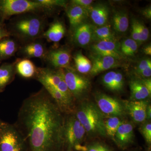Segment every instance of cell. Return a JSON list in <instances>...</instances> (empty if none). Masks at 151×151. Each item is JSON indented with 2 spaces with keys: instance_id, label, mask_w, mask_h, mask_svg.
I'll return each instance as SVG.
<instances>
[{
  "instance_id": "b9f144b4",
  "label": "cell",
  "mask_w": 151,
  "mask_h": 151,
  "mask_svg": "<svg viewBox=\"0 0 151 151\" xmlns=\"http://www.w3.org/2000/svg\"><path fill=\"white\" fill-rule=\"evenodd\" d=\"M151 118V106L150 104L148 105L147 110V119L148 121H150Z\"/></svg>"
},
{
  "instance_id": "f35d334b",
  "label": "cell",
  "mask_w": 151,
  "mask_h": 151,
  "mask_svg": "<svg viewBox=\"0 0 151 151\" xmlns=\"http://www.w3.org/2000/svg\"><path fill=\"white\" fill-rule=\"evenodd\" d=\"M142 14L146 18L150 19H151V6L147 7L145 9H144L142 11Z\"/></svg>"
},
{
  "instance_id": "836d02e7",
  "label": "cell",
  "mask_w": 151,
  "mask_h": 151,
  "mask_svg": "<svg viewBox=\"0 0 151 151\" xmlns=\"http://www.w3.org/2000/svg\"><path fill=\"white\" fill-rule=\"evenodd\" d=\"M151 67V60L150 58H145L141 60L138 63L135 69V73L136 74L142 71V70Z\"/></svg>"
},
{
  "instance_id": "4fadbf2b",
  "label": "cell",
  "mask_w": 151,
  "mask_h": 151,
  "mask_svg": "<svg viewBox=\"0 0 151 151\" xmlns=\"http://www.w3.org/2000/svg\"><path fill=\"white\" fill-rule=\"evenodd\" d=\"M134 139V125L131 122L123 120L115 134L114 142L119 148L124 150L133 144Z\"/></svg>"
},
{
  "instance_id": "83f0119b",
  "label": "cell",
  "mask_w": 151,
  "mask_h": 151,
  "mask_svg": "<svg viewBox=\"0 0 151 151\" xmlns=\"http://www.w3.org/2000/svg\"><path fill=\"white\" fill-rule=\"evenodd\" d=\"M123 120L117 116H106L104 119L106 136H108L114 142L115 134Z\"/></svg>"
},
{
  "instance_id": "ba28073f",
  "label": "cell",
  "mask_w": 151,
  "mask_h": 151,
  "mask_svg": "<svg viewBox=\"0 0 151 151\" xmlns=\"http://www.w3.org/2000/svg\"><path fill=\"white\" fill-rule=\"evenodd\" d=\"M96 105L105 116L121 117L126 113L123 101L102 93L95 94Z\"/></svg>"
},
{
  "instance_id": "9c48e42d",
  "label": "cell",
  "mask_w": 151,
  "mask_h": 151,
  "mask_svg": "<svg viewBox=\"0 0 151 151\" xmlns=\"http://www.w3.org/2000/svg\"><path fill=\"white\" fill-rule=\"evenodd\" d=\"M43 60L54 69L68 68L71 67V51L67 47L47 49Z\"/></svg>"
},
{
  "instance_id": "5b68a950",
  "label": "cell",
  "mask_w": 151,
  "mask_h": 151,
  "mask_svg": "<svg viewBox=\"0 0 151 151\" xmlns=\"http://www.w3.org/2000/svg\"><path fill=\"white\" fill-rule=\"evenodd\" d=\"M0 151H28L26 141L14 124L0 119Z\"/></svg>"
},
{
  "instance_id": "cb8c5ba5",
  "label": "cell",
  "mask_w": 151,
  "mask_h": 151,
  "mask_svg": "<svg viewBox=\"0 0 151 151\" xmlns=\"http://www.w3.org/2000/svg\"><path fill=\"white\" fill-rule=\"evenodd\" d=\"M16 74L14 63H6L0 66V93L14 81Z\"/></svg>"
},
{
  "instance_id": "d6a6232c",
  "label": "cell",
  "mask_w": 151,
  "mask_h": 151,
  "mask_svg": "<svg viewBox=\"0 0 151 151\" xmlns=\"http://www.w3.org/2000/svg\"><path fill=\"white\" fill-rule=\"evenodd\" d=\"M140 132L145 139L147 146L151 145V123L150 121H146L141 125Z\"/></svg>"
},
{
  "instance_id": "ac0fdd59",
  "label": "cell",
  "mask_w": 151,
  "mask_h": 151,
  "mask_svg": "<svg viewBox=\"0 0 151 151\" xmlns=\"http://www.w3.org/2000/svg\"><path fill=\"white\" fill-rule=\"evenodd\" d=\"M102 81L103 85L112 92H121L124 89V76L120 72L109 71L103 76Z\"/></svg>"
},
{
  "instance_id": "7bdbcfd3",
  "label": "cell",
  "mask_w": 151,
  "mask_h": 151,
  "mask_svg": "<svg viewBox=\"0 0 151 151\" xmlns=\"http://www.w3.org/2000/svg\"><path fill=\"white\" fill-rule=\"evenodd\" d=\"M146 151H151V146H147L146 149Z\"/></svg>"
},
{
  "instance_id": "ab89813d",
  "label": "cell",
  "mask_w": 151,
  "mask_h": 151,
  "mask_svg": "<svg viewBox=\"0 0 151 151\" xmlns=\"http://www.w3.org/2000/svg\"><path fill=\"white\" fill-rule=\"evenodd\" d=\"M145 86H146L147 89L149 90V92L151 93V79L150 78H141Z\"/></svg>"
},
{
  "instance_id": "60d3db41",
  "label": "cell",
  "mask_w": 151,
  "mask_h": 151,
  "mask_svg": "<svg viewBox=\"0 0 151 151\" xmlns=\"http://www.w3.org/2000/svg\"><path fill=\"white\" fill-rule=\"evenodd\" d=\"M143 52L146 55H151V44H149L148 45H146L145 47L143 48Z\"/></svg>"
},
{
  "instance_id": "44dd1931",
  "label": "cell",
  "mask_w": 151,
  "mask_h": 151,
  "mask_svg": "<svg viewBox=\"0 0 151 151\" xmlns=\"http://www.w3.org/2000/svg\"><path fill=\"white\" fill-rule=\"evenodd\" d=\"M14 64L17 74L21 77L26 79L35 77L37 67L29 59L17 58Z\"/></svg>"
},
{
  "instance_id": "d6986e66",
  "label": "cell",
  "mask_w": 151,
  "mask_h": 151,
  "mask_svg": "<svg viewBox=\"0 0 151 151\" xmlns=\"http://www.w3.org/2000/svg\"><path fill=\"white\" fill-rule=\"evenodd\" d=\"M130 97L131 101H141L150 97L151 93L145 86L142 78L136 77L129 82Z\"/></svg>"
},
{
  "instance_id": "52a82bcc",
  "label": "cell",
  "mask_w": 151,
  "mask_h": 151,
  "mask_svg": "<svg viewBox=\"0 0 151 151\" xmlns=\"http://www.w3.org/2000/svg\"><path fill=\"white\" fill-rule=\"evenodd\" d=\"M62 70L65 83L74 100L82 101L89 92L90 81L72 67Z\"/></svg>"
},
{
  "instance_id": "5bb4252c",
  "label": "cell",
  "mask_w": 151,
  "mask_h": 151,
  "mask_svg": "<svg viewBox=\"0 0 151 151\" xmlns=\"http://www.w3.org/2000/svg\"><path fill=\"white\" fill-rule=\"evenodd\" d=\"M63 78L62 69L37 67L34 78L42 84L56 87Z\"/></svg>"
},
{
  "instance_id": "484cf974",
  "label": "cell",
  "mask_w": 151,
  "mask_h": 151,
  "mask_svg": "<svg viewBox=\"0 0 151 151\" xmlns=\"http://www.w3.org/2000/svg\"><path fill=\"white\" fill-rule=\"evenodd\" d=\"M92 40L96 42L102 41H115L117 39L111 26L107 24L101 27L94 26Z\"/></svg>"
},
{
  "instance_id": "30bf717a",
  "label": "cell",
  "mask_w": 151,
  "mask_h": 151,
  "mask_svg": "<svg viewBox=\"0 0 151 151\" xmlns=\"http://www.w3.org/2000/svg\"><path fill=\"white\" fill-rule=\"evenodd\" d=\"M92 54L112 57L119 60L126 58L120 50V43L117 40L96 42L91 46Z\"/></svg>"
},
{
  "instance_id": "f546056e",
  "label": "cell",
  "mask_w": 151,
  "mask_h": 151,
  "mask_svg": "<svg viewBox=\"0 0 151 151\" xmlns=\"http://www.w3.org/2000/svg\"><path fill=\"white\" fill-rule=\"evenodd\" d=\"M77 151H114L111 146L103 142L95 141L89 143L86 146L81 145L76 148Z\"/></svg>"
},
{
  "instance_id": "8fae6325",
  "label": "cell",
  "mask_w": 151,
  "mask_h": 151,
  "mask_svg": "<svg viewBox=\"0 0 151 151\" xmlns=\"http://www.w3.org/2000/svg\"><path fill=\"white\" fill-rule=\"evenodd\" d=\"M92 67L90 75L94 76L103 71L121 67L120 60L112 57L104 56L91 53L89 55Z\"/></svg>"
},
{
  "instance_id": "f6af8a7d",
  "label": "cell",
  "mask_w": 151,
  "mask_h": 151,
  "mask_svg": "<svg viewBox=\"0 0 151 151\" xmlns=\"http://www.w3.org/2000/svg\"><path fill=\"white\" fill-rule=\"evenodd\" d=\"M137 151V150H134V151Z\"/></svg>"
},
{
  "instance_id": "7402d4cb",
  "label": "cell",
  "mask_w": 151,
  "mask_h": 151,
  "mask_svg": "<svg viewBox=\"0 0 151 151\" xmlns=\"http://www.w3.org/2000/svg\"><path fill=\"white\" fill-rule=\"evenodd\" d=\"M109 13L108 6L99 4L91 7L89 11V15L96 27H101L108 24Z\"/></svg>"
},
{
  "instance_id": "277c9868",
  "label": "cell",
  "mask_w": 151,
  "mask_h": 151,
  "mask_svg": "<svg viewBox=\"0 0 151 151\" xmlns=\"http://www.w3.org/2000/svg\"><path fill=\"white\" fill-rule=\"evenodd\" d=\"M28 13H43L47 15L46 10L37 0H0V21Z\"/></svg>"
},
{
  "instance_id": "8d00e7d4",
  "label": "cell",
  "mask_w": 151,
  "mask_h": 151,
  "mask_svg": "<svg viewBox=\"0 0 151 151\" xmlns=\"http://www.w3.org/2000/svg\"><path fill=\"white\" fill-rule=\"evenodd\" d=\"M10 37L5 22L0 21V40L5 37Z\"/></svg>"
},
{
  "instance_id": "d4e9b609",
  "label": "cell",
  "mask_w": 151,
  "mask_h": 151,
  "mask_svg": "<svg viewBox=\"0 0 151 151\" xmlns=\"http://www.w3.org/2000/svg\"><path fill=\"white\" fill-rule=\"evenodd\" d=\"M112 24L113 29L119 33L126 32L129 28V19L126 11H116L112 18Z\"/></svg>"
},
{
  "instance_id": "7a4b0ae2",
  "label": "cell",
  "mask_w": 151,
  "mask_h": 151,
  "mask_svg": "<svg viewBox=\"0 0 151 151\" xmlns=\"http://www.w3.org/2000/svg\"><path fill=\"white\" fill-rule=\"evenodd\" d=\"M47 23L46 15L28 13L11 19L6 27L10 36L25 44L42 38Z\"/></svg>"
},
{
  "instance_id": "9a60e30c",
  "label": "cell",
  "mask_w": 151,
  "mask_h": 151,
  "mask_svg": "<svg viewBox=\"0 0 151 151\" xmlns=\"http://www.w3.org/2000/svg\"><path fill=\"white\" fill-rule=\"evenodd\" d=\"M45 44L39 39L24 44L18 50L19 55L23 58H40L43 59L47 51Z\"/></svg>"
},
{
  "instance_id": "f1b7e54d",
  "label": "cell",
  "mask_w": 151,
  "mask_h": 151,
  "mask_svg": "<svg viewBox=\"0 0 151 151\" xmlns=\"http://www.w3.org/2000/svg\"><path fill=\"white\" fill-rule=\"evenodd\" d=\"M138 45V43L132 39L127 38L120 43V50L125 57L133 56L137 52Z\"/></svg>"
},
{
  "instance_id": "e575fe53",
  "label": "cell",
  "mask_w": 151,
  "mask_h": 151,
  "mask_svg": "<svg viewBox=\"0 0 151 151\" xmlns=\"http://www.w3.org/2000/svg\"><path fill=\"white\" fill-rule=\"evenodd\" d=\"M93 2L92 0H72L70 1V4L80 6L88 10L89 12Z\"/></svg>"
},
{
  "instance_id": "1f68e13d",
  "label": "cell",
  "mask_w": 151,
  "mask_h": 151,
  "mask_svg": "<svg viewBox=\"0 0 151 151\" xmlns=\"http://www.w3.org/2000/svg\"><path fill=\"white\" fill-rule=\"evenodd\" d=\"M137 27L138 36H139V45L146 41L149 37L148 29L142 22L136 19Z\"/></svg>"
},
{
  "instance_id": "ffe728a7",
  "label": "cell",
  "mask_w": 151,
  "mask_h": 151,
  "mask_svg": "<svg viewBox=\"0 0 151 151\" xmlns=\"http://www.w3.org/2000/svg\"><path fill=\"white\" fill-rule=\"evenodd\" d=\"M65 32L64 24L59 20L55 19L50 24L47 29L45 31L42 38L45 39L49 42L57 43L64 37Z\"/></svg>"
},
{
  "instance_id": "8992f818",
  "label": "cell",
  "mask_w": 151,
  "mask_h": 151,
  "mask_svg": "<svg viewBox=\"0 0 151 151\" xmlns=\"http://www.w3.org/2000/svg\"><path fill=\"white\" fill-rule=\"evenodd\" d=\"M86 130L74 113L65 114L63 126L64 147L74 150L82 145L86 137Z\"/></svg>"
},
{
  "instance_id": "d590c367",
  "label": "cell",
  "mask_w": 151,
  "mask_h": 151,
  "mask_svg": "<svg viewBox=\"0 0 151 151\" xmlns=\"http://www.w3.org/2000/svg\"><path fill=\"white\" fill-rule=\"evenodd\" d=\"M132 39L135 41L137 43H139V36L137 27L136 19H132V32H131ZM139 45V44H138Z\"/></svg>"
},
{
  "instance_id": "603a6c76",
  "label": "cell",
  "mask_w": 151,
  "mask_h": 151,
  "mask_svg": "<svg viewBox=\"0 0 151 151\" xmlns=\"http://www.w3.org/2000/svg\"><path fill=\"white\" fill-rule=\"evenodd\" d=\"M20 46L17 41L10 37L0 40V61L9 59L14 56Z\"/></svg>"
},
{
  "instance_id": "e0dca14e",
  "label": "cell",
  "mask_w": 151,
  "mask_h": 151,
  "mask_svg": "<svg viewBox=\"0 0 151 151\" xmlns=\"http://www.w3.org/2000/svg\"><path fill=\"white\" fill-rule=\"evenodd\" d=\"M66 12L70 23L71 31L85 22L89 16V12L80 6L70 4L66 8Z\"/></svg>"
},
{
  "instance_id": "3957f363",
  "label": "cell",
  "mask_w": 151,
  "mask_h": 151,
  "mask_svg": "<svg viewBox=\"0 0 151 151\" xmlns=\"http://www.w3.org/2000/svg\"><path fill=\"white\" fill-rule=\"evenodd\" d=\"M84 127L86 134L92 137H106L103 114L96 104L82 101L76 107L74 113Z\"/></svg>"
},
{
  "instance_id": "7c38bea8",
  "label": "cell",
  "mask_w": 151,
  "mask_h": 151,
  "mask_svg": "<svg viewBox=\"0 0 151 151\" xmlns=\"http://www.w3.org/2000/svg\"><path fill=\"white\" fill-rule=\"evenodd\" d=\"M123 102L126 113L129 114L133 122L142 124L147 121V108L150 104L147 100H123Z\"/></svg>"
},
{
  "instance_id": "6da1fadb",
  "label": "cell",
  "mask_w": 151,
  "mask_h": 151,
  "mask_svg": "<svg viewBox=\"0 0 151 151\" xmlns=\"http://www.w3.org/2000/svg\"><path fill=\"white\" fill-rule=\"evenodd\" d=\"M64 114L43 87L24 100L14 125L28 151H63Z\"/></svg>"
},
{
  "instance_id": "4dcf8cb0",
  "label": "cell",
  "mask_w": 151,
  "mask_h": 151,
  "mask_svg": "<svg viewBox=\"0 0 151 151\" xmlns=\"http://www.w3.org/2000/svg\"><path fill=\"white\" fill-rule=\"evenodd\" d=\"M37 1L46 10L48 15L54 9L58 7L66 9L68 6L67 1L64 0H37Z\"/></svg>"
},
{
  "instance_id": "4316f807",
  "label": "cell",
  "mask_w": 151,
  "mask_h": 151,
  "mask_svg": "<svg viewBox=\"0 0 151 151\" xmlns=\"http://www.w3.org/2000/svg\"><path fill=\"white\" fill-rule=\"evenodd\" d=\"M73 59L75 63V70L78 73L81 74L90 73L92 69V63L81 51L76 52L73 55Z\"/></svg>"
},
{
  "instance_id": "2e32d148",
  "label": "cell",
  "mask_w": 151,
  "mask_h": 151,
  "mask_svg": "<svg viewBox=\"0 0 151 151\" xmlns=\"http://www.w3.org/2000/svg\"><path fill=\"white\" fill-rule=\"evenodd\" d=\"M93 27L91 24L84 22L71 31L73 42L78 46L85 47L92 41Z\"/></svg>"
},
{
  "instance_id": "ee69618b",
  "label": "cell",
  "mask_w": 151,
  "mask_h": 151,
  "mask_svg": "<svg viewBox=\"0 0 151 151\" xmlns=\"http://www.w3.org/2000/svg\"><path fill=\"white\" fill-rule=\"evenodd\" d=\"M65 151H74V150L73 149H66V150Z\"/></svg>"
},
{
  "instance_id": "74e56055",
  "label": "cell",
  "mask_w": 151,
  "mask_h": 151,
  "mask_svg": "<svg viewBox=\"0 0 151 151\" xmlns=\"http://www.w3.org/2000/svg\"><path fill=\"white\" fill-rule=\"evenodd\" d=\"M138 78H150L151 76V67L142 70L137 74Z\"/></svg>"
}]
</instances>
